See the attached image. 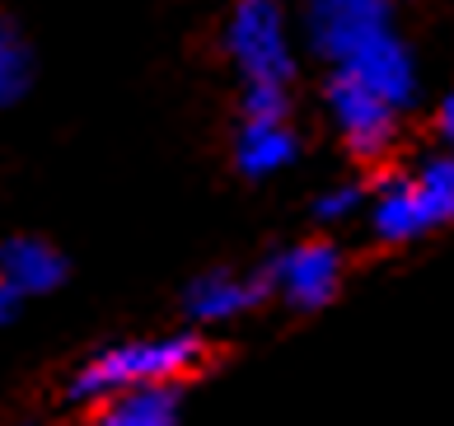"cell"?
Instances as JSON below:
<instances>
[{
	"label": "cell",
	"instance_id": "cell-1",
	"mask_svg": "<svg viewBox=\"0 0 454 426\" xmlns=\"http://www.w3.org/2000/svg\"><path fill=\"white\" fill-rule=\"evenodd\" d=\"M225 361L221 347H211L207 337L183 333V337H155V343H122L98 351L90 366L75 370L66 398L71 403H98L131 384H160V380H201L207 370Z\"/></svg>",
	"mask_w": 454,
	"mask_h": 426
},
{
	"label": "cell",
	"instance_id": "cell-2",
	"mask_svg": "<svg viewBox=\"0 0 454 426\" xmlns=\"http://www.w3.org/2000/svg\"><path fill=\"white\" fill-rule=\"evenodd\" d=\"M328 108H333V117H338V127H342V141L351 150V160L380 164L384 155H389V146L398 136L394 104L380 90H370L356 71H347V66L333 71V80H328Z\"/></svg>",
	"mask_w": 454,
	"mask_h": 426
},
{
	"label": "cell",
	"instance_id": "cell-3",
	"mask_svg": "<svg viewBox=\"0 0 454 426\" xmlns=\"http://www.w3.org/2000/svg\"><path fill=\"white\" fill-rule=\"evenodd\" d=\"M225 47L248 80H291V52L281 38V0H239Z\"/></svg>",
	"mask_w": 454,
	"mask_h": 426
},
{
	"label": "cell",
	"instance_id": "cell-4",
	"mask_svg": "<svg viewBox=\"0 0 454 426\" xmlns=\"http://www.w3.org/2000/svg\"><path fill=\"white\" fill-rule=\"evenodd\" d=\"M66 272L71 267H66V258L52 244L33 240V234L5 240V248H0V319L10 323L20 314V300H28V296L57 291L66 281Z\"/></svg>",
	"mask_w": 454,
	"mask_h": 426
},
{
	"label": "cell",
	"instance_id": "cell-5",
	"mask_svg": "<svg viewBox=\"0 0 454 426\" xmlns=\"http://www.w3.org/2000/svg\"><path fill=\"white\" fill-rule=\"evenodd\" d=\"M384 28H389V0H309V38L338 66Z\"/></svg>",
	"mask_w": 454,
	"mask_h": 426
},
{
	"label": "cell",
	"instance_id": "cell-6",
	"mask_svg": "<svg viewBox=\"0 0 454 426\" xmlns=\"http://www.w3.org/2000/svg\"><path fill=\"white\" fill-rule=\"evenodd\" d=\"M277 267V291L295 304V310H324V304L338 296V281H342V253L338 244L328 240H305L295 244L291 253L272 258Z\"/></svg>",
	"mask_w": 454,
	"mask_h": 426
},
{
	"label": "cell",
	"instance_id": "cell-7",
	"mask_svg": "<svg viewBox=\"0 0 454 426\" xmlns=\"http://www.w3.org/2000/svg\"><path fill=\"white\" fill-rule=\"evenodd\" d=\"M277 291V267L267 263L258 277H230V272H207L188 286L183 296V310H188L197 323H215V319H234L244 310L262 304L267 296Z\"/></svg>",
	"mask_w": 454,
	"mask_h": 426
},
{
	"label": "cell",
	"instance_id": "cell-8",
	"mask_svg": "<svg viewBox=\"0 0 454 426\" xmlns=\"http://www.w3.org/2000/svg\"><path fill=\"white\" fill-rule=\"evenodd\" d=\"M178 407H183L178 380L131 384V389H117V394L98 398L90 413V426H178Z\"/></svg>",
	"mask_w": 454,
	"mask_h": 426
},
{
	"label": "cell",
	"instance_id": "cell-9",
	"mask_svg": "<svg viewBox=\"0 0 454 426\" xmlns=\"http://www.w3.org/2000/svg\"><path fill=\"white\" fill-rule=\"evenodd\" d=\"M342 66H347V71H356L370 90H380L394 108H403V104L412 99V61H408V47H403L389 28L375 33L365 47H356V52H351Z\"/></svg>",
	"mask_w": 454,
	"mask_h": 426
},
{
	"label": "cell",
	"instance_id": "cell-10",
	"mask_svg": "<svg viewBox=\"0 0 454 426\" xmlns=\"http://www.w3.org/2000/svg\"><path fill=\"white\" fill-rule=\"evenodd\" d=\"M435 230V211L431 201L422 197V187H417V178H389L384 183V197L375 207V234L384 244H408L417 240V234Z\"/></svg>",
	"mask_w": 454,
	"mask_h": 426
},
{
	"label": "cell",
	"instance_id": "cell-11",
	"mask_svg": "<svg viewBox=\"0 0 454 426\" xmlns=\"http://www.w3.org/2000/svg\"><path fill=\"white\" fill-rule=\"evenodd\" d=\"M295 160V136L281 122H244L239 131V169L248 178H262L272 169Z\"/></svg>",
	"mask_w": 454,
	"mask_h": 426
},
{
	"label": "cell",
	"instance_id": "cell-12",
	"mask_svg": "<svg viewBox=\"0 0 454 426\" xmlns=\"http://www.w3.org/2000/svg\"><path fill=\"white\" fill-rule=\"evenodd\" d=\"M0 84H5L0 90L5 104H20V94L33 84V52L14 20H5V33H0Z\"/></svg>",
	"mask_w": 454,
	"mask_h": 426
},
{
	"label": "cell",
	"instance_id": "cell-13",
	"mask_svg": "<svg viewBox=\"0 0 454 426\" xmlns=\"http://www.w3.org/2000/svg\"><path fill=\"white\" fill-rule=\"evenodd\" d=\"M417 187H422V197L431 201L435 225H450L454 220V160H431L422 169V178H417Z\"/></svg>",
	"mask_w": 454,
	"mask_h": 426
},
{
	"label": "cell",
	"instance_id": "cell-14",
	"mask_svg": "<svg viewBox=\"0 0 454 426\" xmlns=\"http://www.w3.org/2000/svg\"><path fill=\"white\" fill-rule=\"evenodd\" d=\"M244 122H286V84H277V80H248Z\"/></svg>",
	"mask_w": 454,
	"mask_h": 426
},
{
	"label": "cell",
	"instance_id": "cell-15",
	"mask_svg": "<svg viewBox=\"0 0 454 426\" xmlns=\"http://www.w3.org/2000/svg\"><path fill=\"white\" fill-rule=\"evenodd\" d=\"M356 201H361V187H342V193H333V197H324V201H318V220H338V216H347L351 207H356Z\"/></svg>",
	"mask_w": 454,
	"mask_h": 426
},
{
	"label": "cell",
	"instance_id": "cell-16",
	"mask_svg": "<svg viewBox=\"0 0 454 426\" xmlns=\"http://www.w3.org/2000/svg\"><path fill=\"white\" fill-rule=\"evenodd\" d=\"M435 127H441V136H445V141L454 146V94H450L445 104H441V117H435Z\"/></svg>",
	"mask_w": 454,
	"mask_h": 426
}]
</instances>
